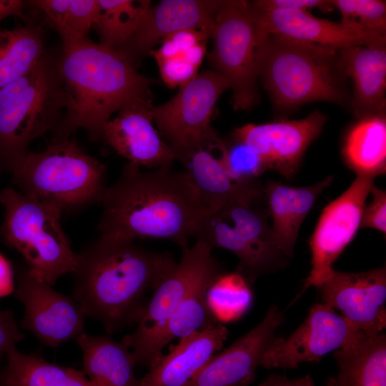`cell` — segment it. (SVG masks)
<instances>
[{"label": "cell", "mask_w": 386, "mask_h": 386, "mask_svg": "<svg viewBox=\"0 0 386 386\" xmlns=\"http://www.w3.org/2000/svg\"><path fill=\"white\" fill-rule=\"evenodd\" d=\"M24 5V2L20 0H0V23L11 16L26 19L23 12Z\"/></svg>", "instance_id": "cell-43"}, {"label": "cell", "mask_w": 386, "mask_h": 386, "mask_svg": "<svg viewBox=\"0 0 386 386\" xmlns=\"http://www.w3.org/2000/svg\"><path fill=\"white\" fill-rule=\"evenodd\" d=\"M0 204L4 208L2 240L21 254L34 277L52 286L61 276L74 272L78 254L62 229L59 207L11 187L0 192Z\"/></svg>", "instance_id": "cell-8"}, {"label": "cell", "mask_w": 386, "mask_h": 386, "mask_svg": "<svg viewBox=\"0 0 386 386\" xmlns=\"http://www.w3.org/2000/svg\"><path fill=\"white\" fill-rule=\"evenodd\" d=\"M98 11L94 27L100 44L114 49L123 48L136 31L151 6L144 0H97Z\"/></svg>", "instance_id": "cell-31"}, {"label": "cell", "mask_w": 386, "mask_h": 386, "mask_svg": "<svg viewBox=\"0 0 386 386\" xmlns=\"http://www.w3.org/2000/svg\"><path fill=\"white\" fill-rule=\"evenodd\" d=\"M64 96L63 117L53 130L54 142L69 139L79 129L101 140L115 112L138 100H152L154 80L139 74L125 51L87 37L63 43L57 61Z\"/></svg>", "instance_id": "cell-3"}, {"label": "cell", "mask_w": 386, "mask_h": 386, "mask_svg": "<svg viewBox=\"0 0 386 386\" xmlns=\"http://www.w3.org/2000/svg\"><path fill=\"white\" fill-rule=\"evenodd\" d=\"M206 53V43L198 44L183 54L184 57L197 69L203 61Z\"/></svg>", "instance_id": "cell-44"}, {"label": "cell", "mask_w": 386, "mask_h": 386, "mask_svg": "<svg viewBox=\"0 0 386 386\" xmlns=\"http://www.w3.org/2000/svg\"><path fill=\"white\" fill-rule=\"evenodd\" d=\"M14 292L24 307L21 327L43 345L56 348L84 332L86 315L75 298L34 277L22 264L17 267Z\"/></svg>", "instance_id": "cell-13"}, {"label": "cell", "mask_w": 386, "mask_h": 386, "mask_svg": "<svg viewBox=\"0 0 386 386\" xmlns=\"http://www.w3.org/2000/svg\"><path fill=\"white\" fill-rule=\"evenodd\" d=\"M327 117L319 111L299 120L281 119L265 124H247L234 130L232 138L248 145L267 169L291 178L307 148L322 131Z\"/></svg>", "instance_id": "cell-16"}, {"label": "cell", "mask_w": 386, "mask_h": 386, "mask_svg": "<svg viewBox=\"0 0 386 386\" xmlns=\"http://www.w3.org/2000/svg\"><path fill=\"white\" fill-rule=\"evenodd\" d=\"M212 143L199 147L180 162L193 184L207 213L220 208L238 194L257 184V182L239 183L228 174L220 157L212 152Z\"/></svg>", "instance_id": "cell-26"}, {"label": "cell", "mask_w": 386, "mask_h": 386, "mask_svg": "<svg viewBox=\"0 0 386 386\" xmlns=\"http://www.w3.org/2000/svg\"><path fill=\"white\" fill-rule=\"evenodd\" d=\"M44 55L39 26L0 30V89L30 71Z\"/></svg>", "instance_id": "cell-30"}, {"label": "cell", "mask_w": 386, "mask_h": 386, "mask_svg": "<svg viewBox=\"0 0 386 386\" xmlns=\"http://www.w3.org/2000/svg\"><path fill=\"white\" fill-rule=\"evenodd\" d=\"M207 300L216 320L229 322L246 312L252 302V293L241 274L222 273L208 289Z\"/></svg>", "instance_id": "cell-33"}, {"label": "cell", "mask_w": 386, "mask_h": 386, "mask_svg": "<svg viewBox=\"0 0 386 386\" xmlns=\"http://www.w3.org/2000/svg\"><path fill=\"white\" fill-rule=\"evenodd\" d=\"M283 313L271 306L262 321L222 352L215 354L184 386H249Z\"/></svg>", "instance_id": "cell-17"}, {"label": "cell", "mask_w": 386, "mask_h": 386, "mask_svg": "<svg viewBox=\"0 0 386 386\" xmlns=\"http://www.w3.org/2000/svg\"><path fill=\"white\" fill-rule=\"evenodd\" d=\"M372 200L365 205L362 214L360 227H368L386 233V192L375 184L370 192Z\"/></svg>", "instance_id": "cell-37"}, {"label": "cell", "mask_w": 386, "mask_h": 386, "mask_svg": "<svg viewBox=\"0 0 386 386\" xmlns=\"http://www.w3.org/2000/svg\"><path fill=\"white\" fill-rule=\"evenodd\" d=\"M64 112L57 61L44 55L30 71L0 89V169L11 173L30 144L53 131Z\"/></svg>", "instance_id": "cell-5"}, {"label": "cell", "mask_w": 386, "mask_h": 386, "mask_svg": "<svg viewBox=\"0 0 386 386\" xmlns=\"http://www.w3.org/2000/svg\"><path fill=\"white\" fill-rule=\"evenodd\" d=\"M326 386H340L335 377H330L327 380Z\"/></svg>", "instance_id": "cell-45"}, {"label": "cell", "mask_w": 386, "mask_h": 386, "mask_svg": "<svg viewBox=\"0 0 386 386\" xmlns=\"http://www.w3.org/2000/svg\"><path fill=\"white\" fill-rule=\"evenodd\" d=\"M0 386H6L2 377V370H0Z\"/></svg>", "instance_id": "cell-46"}, {"label": "cell", "mask_w": 386, "mask_h": 386, "mask_svg": "<svg viewBox=\"0 0 386 386\" xmlns=\"http://www.w3.org/2000/svg\"><path fill=\"white\" fill-rule=\"evenodd\" d=\"M166 38L172 41L183 54L198 44L207 43L209 36L199 30L184 29L176 31Z\"/></svg>", "instance_id": "cell-40"}, {"label": "cell", "mask_w": 386, "mask_h": 386, "mask_svg": "<svg viewBox=\"0 0 386 386\" xmlns=\"http://www.w3.org/2000/svg\"><path fill=\"white\" fill-rule=\"evenodd\" d=\"M341 14L340 23L352 30L386 36V4L380 0H333Z\"/></svg>", "instance_id": "cell-35"}, {"label": "cell", "mask_w": 386, "mask_h": 386, "mask_svg": "<svg viewBox=\"0 0 386 386\" xmlns=\"http://www.w3.org/2000/svg\"><path fill=\"white\" fill-rule=\"evenodd\" d=\"M24 339L14 313L10 310H0V360L6 356L9 348Z\"/></svg>", "instance_id": "cell-39"}, {"label": "cell", "mask_w": 386, "mask_h": 386, "mask_svg": "<svg viewBox=\"0 0 386 386\" xmlns=\"http://www.w3.org/2000/svg\"><path fill=\"white\" fill-rule=\"evenodd\" d=\"M15 289L14 274L8 259L0 253V297L14 292Z\"/></svg>", "instance_id": "cell-41"}, {"label": "cell", "mask_w": 386, "mask_h": 386, "mask_svg": "<svg viewBox=\"0 0 386 386\" xmlns=\"http://www.w3.org/2000/svg\"><path fill=\"white\" fill-rule=\"evenodd\" d=\"M257 10H304L317 7L325 11L334 8L332 1L322 0H258L249 2Z\"/></svg>", "instance_id": "cell-38"}, {"label": "cell", "mask_w": 386, "mask_h": 386, "mask_svg": "<svg viewBox=\"0 0 386 386\" xmlns=\"http://www.w3.org/2000/svg\"><path fill=\"white\" fill-rule=\"evenodd\" d=\"M257 74L279 110L314 101L350 104L336 49L268 34L259 49Z\"/></svg>", "instance_id": "cell-4"}, {"label": "cell", "mask_w": 386, "mask_h": 386, "mask_svg": "<svg viewBox=\"0 0 386 386\" xmlns=\"http://www.w3.org/2000/svg\"><path fill=\"white\" fill-rule=\"evenodd\" d=\"M215 280L207 281L198 286L162 326L127 346L132 349L137 363L149 369L162 357V349L170 341L175 338L181 339L217 323L207 300V290Z\"/></svg>", "instance_id": "cell-23"}, {"label": "cell", "mask_w": 386, "mask_h": 386, "mask_svg": "<svg viewBox=\"0 0 386 386\" xmlns=\"http://www.w3.org/2000/svg\"><path fill=\"white\" fill-rule=\"evenodd\" d=\"M258 386H315V382L310 375L292 380L284 376L272 374Z\"/></svg>", "instance_id": "cell-42"}, {"label": "cell", "mask_w": 386, "mask_h": 386, "mask_svg": "<svg viewBox=\"0 0 386 386\" xmlns=\"http://www.w3.org/2000/svg\"><path fill=\"white\" fill-rule=\"evenodd\" d=\"M229 335L219 323L180 339L139 380L140 386H184L220 350Z\"/></svg>", "instance_id": "cell-21"}, {"label": "cell", "mask_w": 386, "mask_h": 386, "mask_svg": "<svg viewBox=\"0 0 386 386\" xmlns=\"http://www.w3.org/2000/svg\"><path fill=\"white\" fill-rule=\"evenodd\" d=\"M322 303L366 336L378 335L386 326V269L345 272L334 269L317 287Z\"/></svg>", "instance_id": "cell-15"}, {"label": "cell", "mask_w": 386, "mask_h": 386, "mask_svg": "<svg viewBox=\"0 0 386 386\" xmlns=\"http://www.w3.org/2000/svg\"><path fill=\"white\" fill-rule=\"evenodd\" d=\"M347 167L357 176L375 178L386 171V119L385 114L359 119L348 131L342 147Z\"/></svg>", "instance_id": "cell-28"}, {"label": "cell", "mask_w": 386, "mask_h": 386, "mask_svg": "<svg viewBox=\"0 0 386 386\" xmlns=\"http://www.w3.org/2000/svg\"><path fill=\"white\" fill-rule=\"evenodd\" d=\"M210 38L209 59L229 83L233 109H250L259 101L257 58L263 40L249 2L222 1Z\"/></svg>", "instance_id": "cell-9"}, {"label": "cell", "mask_w": 386, "mask_h": 386, "mask_svg": "<svg viewBox=\"0 0 386 386\" xmlns=\"http://www.w3.org/2000/svg\"><path fill=\"white\" fill-rule=\"evenodd\" d=\"M157 64L162 80L170 88L180 87L197 75L198 69L183 55L159 61Z\"/></svg>", "instance_id": "cell-36"}, {"label": "cell", "mask_w": 386, "mask_h": 386, "mask_svg": "<svg viewBox=\"0 0 386 386\" xmlns=\"http://www.w3.org/2000/svg\"><path fill=\"white\" fill-rule=\"evenodd\" d=\"M229 85L219 72L204 71L181 86L166 103L152 108L159 134L181 161L195 149L207 144L216 131L210 121L220 95Z\"/></svg>", "instance_id": "cell-10"}, {"label": "cell", "mask_w": 386, "mask_h": 386, "mask_svg": "<svg viewBox=\"0 0 386 386\" xmlns=\"http://www.w3.org/2000/svg\"><path fill=\"white\" fill-rule=\"evenodd\" d=\"M153 106L152 100L127 105L104 125L101 140L129 162L156 169L172 166L175 158L152 124Z\"/></svg>", "instance_id": "cell-18"}, {"label": "cell", "mask_w": 386, "mask_h": 386, "mask_svg": "<svg viewBox=\"0 0 386 386\" xmlns=\"http://www.w3.org/2000/svg\"><path fill=\"white\" fill-rule=\"evenodd\" d=\"M341 66L354 84L350 107L359 119L385 109V46L357 45L339 49Z\"/></svg>", "instance_id": "cell-22"}, {"label": "cell", "mask_w": 386, "mask_h": 386, "mask_svg": "<svg viewBox=\"0 0 386 386\" xmlns=\"http://www.w3.org/2000/svg\"><path fill=\"white\" fill-rule=\"evenodd\" d=\"M251 8L262 39L268 34H275L338 50L357 45L385 46L386 36L358 32L341 23L314 16L307 11H263Z\"/></svg>", "instance_id": "cell-20"}, {"label": "cell", "mask_w": 386, "mask_h": 386, "mask_svg": "<svg viewBox=\"0 0 386 386\" xmlns=\"http://www.w3.org/2000/svg\"><path fill=\"white\" fill-rule=\"evenodd\" d=\"M106 172L104 164L69 138L29 152L11 174L19 192L64 211L101 202Z\"/></svg>", "instance_id": "cell-7"}, {"label": "cell", "mask_w": 386, "mask_h": 386, "mask_svg": "<svg viewBox=\"0 0 386 386\" xmlns=\"http://www.w3.org/2000/svg\"><path fill=\"white\" fill-rule=\"evenodd\" d=\"M365 335L331 306L320 302L310 309L304 322L287 337H274L266 349L260 366L267 369L295 368L321 358Z\"/></svg>", "instance_id": "cell-12"}, {"label": "cell", "mask_w": 386, "mask_h": 386, "mask_svg": "<svg viewBox=\"0 0 386 386\" xmlns=\"http://www.w3.org/2000/svg\"><path fill=\"white\" fill-rule=\"evenodd\" d=\"M2 370L6 386H96L84 372L46 361L36 355L9 349Z\"/></svg>", "instance_id": "cell-29"}, {"label": "cell", "mask_w": 386, "mask_h": 386, "mask_svg": "<svg viewBox=\"0 0 386 386\" xmlns=\"http://www.w3.org/2000/svg\"><path fill=\"white\" fill-rule=\"evenodd\" d=\"M340 386H386V336L362 335L335 350Z\"/></svg>", "instance_id": "cell-27"}, {"label": "cell", "mask_w": 386, "mask_h": 386, "mask_svg": "<svg viewBox=\"0 0 386 386\" xmlns=\"http://www.w3.org/2000/svg\"><path fill=\"white\" fill-rule=\"evenodd\" d=\"M222 1L163 0L147 9L136 31L121 49L135 61L159 41L184 29L204 32L209 38Z\"/></svg>", "instance_id": "cell-19"}, {"label": "cell", "mask_w": 386, "mask_h": 386, "mask_svg": "<svg viewBox=\"0 0 386 386\" xmlns=\"http://www.w3.org/2000/svg\"><path fill=\"white\" fill-rule=\"evenodd\" d=\"M41 10L46 20L63 43L86 38L98 11L97 0H36L29 1Z\"/></svg>", "instance_id": "cell-32"}, {"label": "cell", "mask_w": 386, "mask_h": 386, "mask_svg": "<svg viewBox=\"0 0 386 386\" xmlns=\"http://www.w3.org/2000/svg\"><path fill=\"white\" fill-rule=\"evenodd\" d=\"M269 217L264 187L258 184L204 215L192 237L212 249L234 253L239 259L237 272L250 284L260 274L279 269L287 262L274 244Z\"/></svg>", "instance_id": "cell-6"}, {"label": "cell", "mask_w": 386, "mask_h": 386, "mask_svg": "<svg viewBox=\"0 0 386 386\" xmlns=\"http://www.w3.org/2000/svg\"><path fill=\"white\" fill-rule=\"evenodd\" d=\"M101 202V234L133 241L167 239L182 248L207 214L187 173L172 166L147 172L128 162Z\"/></svg>", "instance_id": "cell-2"}, {"label": "cell", "mask_w": 386, "mask_h": 386, "mask_svg": "<svg viewBox=\"0 0 386 386\" xmlns=\"http://www.w3.org/2000/svg\"><path fill=\"white\" fill-rule=\"evenodd\" d=\"M212 145L218 151L229 176L237 182L257 181L267 170L260 157L241 141L232 138V141L226 142L216 134Z\"/></svg>", "instance_id": "cell-34"}, {"label": "cell", "mask_w": 386, "mask_h": 386, "mask_svg": "<svg viewBox=\"0 0 386 386\" xmlns=\"http://www.w3.org/2000/svg\"><path fill=\"white\" fill-rule=\"evenodd\" d=\"M177 262L168 252L104 234L78 254L73 297L86 317L112 334L137 323L152 293Z\"/></svg>", "instance_id": "cell-1"}, {"label": "cell", "mask_w": 386, "mask_h": 386, "mask_svg": "<svg viewBox=\"0 0 386 386\" xmlns=\"http://www.w3.org/2000/svg\"><path fill=\"white\" fill-rule=\"evenodd\" d=\"M374 179L357 176L340 196L323 209L309 242L311 269L298 297L311 287L317 288L331 275L334 262L360 227L363 208Z\"/></svg>", "instance_id": "cell-11"}, {"label": "cell", "mask_w": 386, "mask_h": 386, "mask_svg": "<svg viewBox=\"0 0 386 386\" xmlns=\"http://www.w3.org/2000/svg\"><path fill=\"white\" fill-rule=\"evenodd\" d=\"M75 340L82 351L84 373L96 386H140L135 357L124 343L85 332Z\"/></svg>", "instance_id": "cell-25"}, {"label": "cell", "mask_w": 386, "mask_h": 386, "mask_svg": "<svg viewBox=\"0 0 386 386\" xmlns=\"http://www.w3.org/2000/svg\"><path fill=\"white\" fill-rule=\"evenodd\" d=\"M212 249L197 239L182 248L179 261L152 293L136 330L126 335L122 343L127 347L158 329L195 288L222 274Z\"/></svg>", "instance_id": "cell-14"}, {"label": "cell", "mask_w": 386, "mask_h": 386, "mask_svg": "<svg viewBox=\"0 0 386 386\" xmlns=\"http://www.w3.org/2000/svg\"><path fill=\"white\" fill-rule=\"evenodd\" d=\"M332 182L329 176L315 184L295 187L269 181L264 187L274 244L287 258L292 257L299 229L321 192Z\"/></svg>", "instance_id": "cell-24"}]
</instances>
